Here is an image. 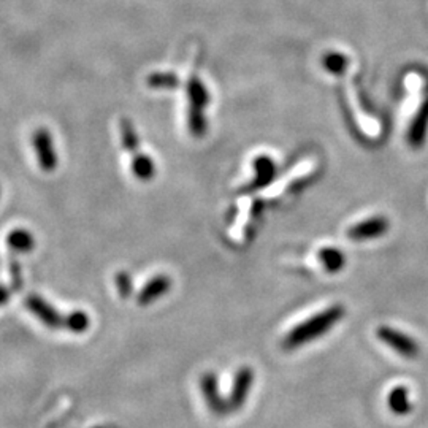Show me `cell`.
<instances>
[{
    "mask_svg": "<svg viewBox=\"0 0 428 428\" xmlns=\"http://www.w3.org/2000/svg\"><path fill=\"white\" fill-rule=\"evenodd\" d=\"M344 314H346V308L343 305L336 303L329 306L327 310L317 312L312 317L306 319L305 322L298 324L297 327H293L286 335L283 346L291 350L302 348L312 340H317L319 336L329 334L330 329H334L338 322H341Z\"/></svg>",
    "mask_w": 428,
    "mask_h": 428,
    "instance_id": "cell-1",
    "label": "cell"
},
{
    "mask_svg": "<svg viewBox=\"0 0 428 428\" xmlns=\"http://www.w3.org/2000/svg\"><path fill=\"white\" fill-rule=\"evenodd\" d=\"M378 338L382 343L387 344L389 348H392L395 353L406 357V359H414L419 354V344L416 340H412L411 336H408L403 331L382 325V327L378 329Z\"/></svg>",
    "mask_w": 428,
    "mask_h": 428,
    "instance_id": "cell-2",
    "label": "cell"
},
{
    "mask_svg": "<svg viewBox=\"0 0 428 428\" xmlns=\"http://www.w3.org/2000/svg\"><path fill=\"white\" fill-rule=\"evenodd\" d=\"M254 384V372L249 367H241L235 374L232 392L228 397V408L230 410H240L246 403Z\"/></svg>",
    "mask_w": 428,
    "mask_h": 428,
    "instance_id": "cell-3",
    "label": "cell"
},
{
    "mask_svg": "<svg viewBox=\"0 0 428 428\" xmlns=\"http://www.w3.org/2000/svg\"><path fill=\"white\" fill-rule=\"evenodd\" d=\"M389 230V221L382 216H374L369 219L360 221L354 224L353 227L348 230V236L354 241H365L379 238Z\"/></svg>",
    "mask_w": 428,
    "mask_h": 428,
    "instance_id": "cell-4",
    "label": "cell"
},
{
    "mask_svg": "<svg viewBox=\"0 0 428 428\" xmlns=\"http://www.w3.org/2000/svg\"><path fill=\"white\" fill-rule=\"evenodd\" d=\"M34 146L40 169L44 171H53L57 167V156L54 152L51 133L47 129H38L34 133Z\"/></svg>",
    "mask_w": 428,
    "mask_h": 428,
    "instance_id": "cell-5",
    "label": "cell"
},
{
    "mask_svg": "<svg viewBox=\"0 0 428 428\" xmlns=\"http://www.w3.org/2000/svg\"><path fill=\"white\" fill-rule=\"evenodd\" d=\"M203 397H205L208 408L216 414H222L230 411L228 400H224L219 393V387H217V378L214 373H205L202 376L200 382Z\"/></svg>",
    "mask_w": 428,
    "mask_h": 428,
    "instance_id": "cell-6",
    "label": "cell"
},
{
    "mask_svg": "<svg viewBox=\"0 0 428 428\" xmlns=\"http://www.w3.org/2000/svg\"><path fill=\"white\" fill-rule=\"evenodd\" d=\"M171 279L167 276V274H157V276L152 278L143 286V289L140 291L137 302L142 306H148L156 300L162 298L164 295H167V292L171 289Z\"/></svg>",
    "mask_w": 428,
    "mask_h": 428,
    "instance_id": "cell-7",
    "label": "cell"
},
{
    "mask_svg": "<svg viewBox=\"0 0 428 428\" xmlns=\"http://www.w3.org/2000/svg\"><path fill=\"white\" fill-rule=\"evenodd\" d=\"M254 170H255V176L252 183L249 184V189L251 190L268 186V184L274 180V175H276V165H274L273 159L268 156L255 157Z\"/></svg>",
    "mask_w": 428,
    "mask_h": 428,
    "instance_id": "cell-8",
    "label": "cell"
},
{
    "mask_svg": "<svg viewBox=\"0 0 428 428\" xmlns=\"http://www.w3.org/2000/svg\"><path fill=\"white\" fill-rule=\"evenodd\" d=\"M319 260L329 273H340L346 265V257L341 249L338 247H322L317 254Z\"/></svg>",
    "mask_w": 428,
    "mask_h": 428,
    "instance_id": "cell-9",
    "label": "cell"
},
{
    "mask_svg": "<svg viewBox=\"0 0 428 428\" xmlns=\"http://www.w3.org/2000/svg\"><path fill=\"white\" fill-rule=\"evenodd\" d=\"M389 408L392 412L398 414V416H405L411 411V403H410V395H408V389L403 386L395 387L389 393Z\"/></svg>",
    "mask_w": 428,
    "mask_h": 428,
    "instance_id": "cell-10",
    "label": "cell"
},
{
    "mask_svg": "<svg viewBox=\"0 0 428 428\" xmlns=\"http://www.w3.org/2000/svg\"><path fill=\"white\" fill-rule=\"evenodd\" d=\"M132 171L140 181H151L156 175V167L148 154H135L132 161Z\"/></svg>",
    "mask_w": 428,
    "mask_h": 428,
    "instance_id": "cell-11",
    "label": "cell"
},
{
    "mask_svg": "<svg viewBox=\"0 0 428 428\" xmlns=\"http://www.w3.org/2000/svg\"><path fill=\"white\" fill-rule=\"evenodd\" d=\"M8 245L13 251L24 254V252H29L34 249L35 240H34V235L27 232V230L18 228V230H13V232L8 235Z\"/></svg>",
    "mask_w": 428,
    "mask_h": 428,
    "instance_id": "cell-12",
    "label": "cell"
},
{
    "mask_svg": "<svg viewBox=\"0 0 428 428\" xmlns=\"http://www.w3.org/2000/svg\"><path fill=\"white\" fill-rule=\"evenodd\" d=\"M27 303L30 306V310H34L37 312V314L40 316L42 321H44V324H48L49 327H56V325L61 324L59 316H57L56 312H54V310L51 308V306H48L47 303L38 302L37 298H30Z\"/></svg>",
    "mask_w": 428,
    "mask_h": 428,
    "instance_id": "cell-13",
    "label": "cell"
},
{
    "mask_svg": "<svg viewBox=\"0 0 428 428\" xmlns=\"http://www.w3.org/2000/svg\"><path fill=\"white\" fill-rule=\"evenodd\" d=\"M121 137H123L124 148L130 152V154H138V137L129 121H121Z\"/></svg>",
    "mask_w": 428,
    "mask_h": 428,
    "instance_id": "cell-14",
    "label": "cell"
},
{
    "mask_svg": "<svg viewBox=\"0 0 428 428\" xmlns=\"http://www.w3.org/2000/svg\"><path fill=\"white\" fill-rule=\"evenodd\" d=\"M66 325L73 334H85L89 329V325H91V319H89L87 312L85 311H73L72 314L67 317Z\"/></svg>",
    "mask_w": 428,
    "mask_h": 428,
    "instance_id": "cell-15",
    "label": "cell"
},
{
    "mask_svg": "<svg viewBox=\"0 0 428 428\" xmlns=\"http://www.w3.org/2000/svg\"><path fill=\"white\" fill-rule=\"evenodd\" d=\"M114 283H116L118 292H119L121 297L129 298L132 295L133 284H132V278H130L129 273H127V271H119L116 274V279H114Z\"/></svg>",
    "mask_w": 428,
    "mask_h": 428,
    "instance_id": "cell-16",
    "label": "cell"
}]
</instances>
